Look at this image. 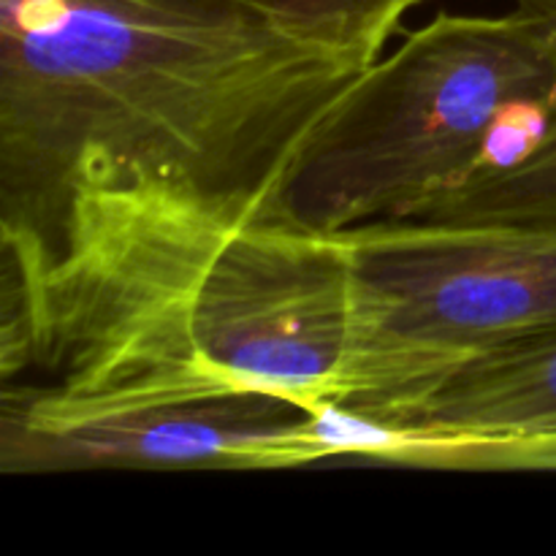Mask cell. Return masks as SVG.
Listing matches in <instances>:
<instances>
[{"label":"cell","instance_id":"6","mask_svg":"<svg viewBox=\"0 0 556 556\" xmlns=\"http://www.w3.org/2000/svg\"><path fill=\"white\" fill-rule=\"evenodd\" d=\"M353 413L383 427L380 465L556 470V329L472 348L410 394Z\"/></svg>","mask_w":556,"mask_h":556},{"label":"cell","instance_id":"5","mask_svg":"<svg viewBox=\"0 0 556 556\" xmlns=\"http://www.w3.org/2000/svg\"><path fill=\"white\" fill-rule=\"evenodd\" d=\"M320 407L271 391H237L36 416L0 400V470H293L329 462Z\"/></svg>","mask_w":556,"mask_h":556},{"label":"cell","instance_id":"2","mask_svg":"<svg viewBox=\"0 0 556 556\" xmlns=\"http://www.w3.org/2000/svg\"><path fill=\"white\" fill-rule=\"evenodd\" d=\"M362 71L233 0H0V248L38 258L87 179L269 212Z\"/></svg>","mask_w":556,"mask_h":556},{"label":"cell","instance_id":"3","mask_svg":"<svg viewBox=\"0 0 556 556\" xmlns=\"http://www.w3.org/2000/svg\"><path fill=\"white\" fill-rule=\"evenodd\" d=\"M556 103V41L510 5L438 14L362 71L299 147L269 215L340 237L476 177L505 114Z\"/></svg>","mask_w":556,"mask_h":556},{"label":"cell","instance_id":"8","mask_svg":"<svg viewBox=\"0 0 556 556\" xmlns=\"http://www.w3.org/2000/svg\"><path fill=\"white\" fill-rule=\"evenodd\" d=\"M296 36L345 54L362 68L383 58L389 38L424 0H233Z\"/></svg>","mask_w":556,"mask_h":556},{"label":"cell","instance_id":"1","mask_svg":"<svg viewBox=\"0 0 556 556\" xmlns=\"http://www.w3.org/2000/svg\"><path fill=\"white\" fill-rule=\"evenodd\" d=\"M0 255V400L36 416L416 383L340 237L152 179H87L36 261Z\"/></svg>","mask_w":556,"mask_h":556},{"label":"cell","instance_id":"7","mask_svg":"<svg viewBox=\"0 0 556 556\" xmlns=\"http://www.w3.org/2000/svg\"><path fill=\"white\" fill-rule=\"evenodd\" d=\"M510 5L541 20L556 41V0H510ZM405 220L556 226V117L538 150L519 166L467 179Z\"/></svg>","mask_w":556,"mask_h":556},{"label":"cell","instance_id":"4","mask_svg":"<svg viewBox=\"0 0 556 556\" xmlns=\"http://www.w3.org/2000/svg\"><path fill=\"white\" fill-rule=\"evenodd\" d=\"M340 239L429 380L472 348L556 329V226L378 220Z\"/></svg>","mask_w":556,"mask_h":556}]
</instances>
